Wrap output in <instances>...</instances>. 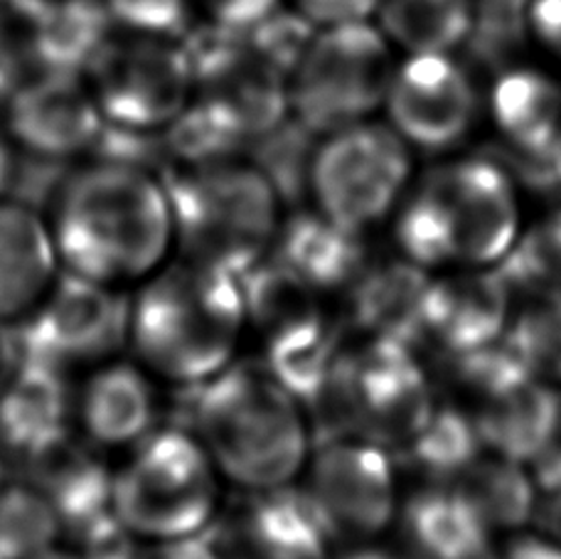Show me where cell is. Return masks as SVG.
Wrapping results in <instances>:
<instances>
[{
    "instance_id": "obj_4",
    "label": "cell",
    "mask_w": 561,
    "mask_h": 559,
    "mask_svg": "<svg viewBox=\"0 0 561 559\" xmlns=\"http://www.w3.org/2000/svg\"><path fill=\"white\" fill-rule=\"evenodd\" d=\"M165 178L178 256L242 276L274 252L284 195L264 163L234 156Z\"/></svg>"
},
{
    "instance_id": "obj_38",
    "label": "cell",
    "mask_w": 561,
    "mask_h": 559,
    "mask_svg": "<svg viewBox=\"0 0 561 559\" xmlns=\"http://www.w3.org/2000/svg\"><path fill=\"white\" fill-rule=\"evenodd\" d=\"M69 537L87 559H146L148 555V545L140 543L112 511L94 517Z\"/></svg>"
},
{
    "instance_id": "obj_21",
    "label": "cell",
    "mask_w": 561,
    "mask_h": 559,
    "mask_svg": "<svg viewBox=\"0 0 561 559\" xmlns=\"http://www.w3.org/2000/svg\"><path fill=\"white\" fill-rule=\"evenodd\" d=\"M25 466V478L47 495L67 535L112 511L114 458L87 444L77 432Z\"/></svg>"
},
{
    "instance_id": "obj_46",
    "label": "cell",
    "mask_w": 561,
    "mask_h": 559,
    "mask_svg": "<svg viewBox=\"0 0 561 559\" xmlns=\"http://www.w3.org/2000/svg\"><path fill=\"white\" fill-rule=\"evenodd\" d=\"M18 363H20V353L15 345V335L10 328L0 326V387L5 385V379L15 370Z\"/></svg>"
},
{
    "instance_id": "obj_47",
    "label": "cell",
    "mask_w": 561,
    "mask_h": 559,
    "mask_svg": "<svg viewBox=\"0 0 561 559\" xmlns=\"http://www.w3.org/2000/svg\"><path fill=\"white\" fill-rule=\"evenodd\" d=\"M539 521H542L547 531L561 543V486L557 488V491L549 493V501L542 507V517H539Z\"/></svg>"
},
{
    "instance_id": "obj_17",
    "label": "cell",
    "mask_w": 561,
    "mask_h": 559,
    "mask_svg": "<svg viewBox=\"0 0 561 559\" xmlns=\"http://www.w3.org/2000/svg\"><path fill=\"white\" fill-rule=\"evenodd\" d=\"M213 533L227 559H325L328 533L304 491L239 493Z\"/></svg>"
},
{
    "instance_id": "obj_13",
    "label": "cell",
    "mask_w": 561,
    "mask_h": 559,
    "mask_svg": "<svg viewBox=\"0 0 561 559\" xmlns=\"http://www.w3.org/2000/svg\"><path fill=\"white\" fill-rule=\"evenodd\" d=\"M304 495L328 537L382 533L394 513V471L382 446L373 442L318 444L308 466Z\"/></svg>"
},
{
    "instance_id": "obj_30",
    "label": "cell",
    "mask_w": 561,
    "mask_h": 559,
    "mask_svg": "<svg viewBox=\"0 0 561 559\" xmlns=\"http://www.w3.org/2000/svg\"><path fill=\"white\" fill-rule=\"evenodd\" d=\"M490 527H519L535 511V488L517 461L505 456L476 458L454 483Z\"/></svg>"
},
{
    "instance_id": "obj_1",
    "label": "cell",
    "mask_w": 561,
    "mask_h": 559,
    "mask_svg": "<svg viewBox=\"0 0 561 559\" xmlns=\"http://www.w3.org/2000/svg\"><path fill=\"white\" fill-rule=\"evenodd\" d=\"M62 272L131 294L178 256L165 171L92 153L55 183L43 209Z\"/></svg>"
},
{
    "instance_id": "obj_8",
    "label": "cell",
    "mask_w": 561,
    "mask_h": 559,
    "mask_svg": "<svg viewBox=\"0 0 561 559\" xmlns=\"http://www.w3.org/2000/svg\"><path fill=\"white\" fill-rule=\"evenodd\" d=\"M84 79L106 126L140 136L163 134L195 99L183 47L160 37H108Z\"/></svg>"
},
{
    "instance_id": "obj_29",
    "label": "cell",
    "mask_w": 561,
    "mask_h": 559,
    "mask_svg": "<svg viewBox=\"0 0 561 559\" xmlns=\"http://www.w3.org/2000/svg\"><path fill=\"white\" fill-rule=\"evenodd\" d=\"M65 537L62 517L33 481H8L0 491V559H35Z\"/></svg>"
},
{
    "instance_id": "obj_6",
    "label": "cell",
    "mask_w": 561,
    "mask_h": 559,
    "mask_svg": "<svg viewBox=\"0 0 561 559\" xmlns=\"http://www.w3.org/2000/svg\"><path fill=\"white\" fill-rule=\"evenodd\" d=\"M519 207L513 175L490 156L431 173L399 217L397 237L412 262H500L513 249Z\"/></svg>"
},
{
    "instance_id": "obj_26",
    "label": "cell",
    "mask_w": 561,
    "mask_h": 559,
    "mask_svg": "<svg viewBox=\"0 0 561 559\" xmlns=\"http://www.w3.org/2000/svg\"><path fill=\"white\" fill-rule=\"evenodd\" d=\"M493 112L510 148L552 161L561 138V87L554 79L535 69H507L495 82Z\"/></svg>"
},
{
    "instance_id": "obj_35",
    "label": "cell",
    "mask_w": 561,
    "mask_h": 559,
    "mask_svg": "<svg viewBox=\"0 0 561 559\" xmlns=\"http://www.w3.org/2000/svg\"><path fill=\"white\" fill-rule=\"evenodd\" d=\"M497 274L510 292L561 288V213L549 215L523 239H515Z\"/></svg>"
},
{
    "instance_id": "obj_40",
    "label": "cell",
    "mask_w": 561,
    "mask_h": 559,
    "mask_svg": "<svg viewBox=\"0 0 561 559\" xmlns=\"http://www.w3.org/2000/svg\"><path fill=\"white\" fill-rule=\"evenodd\" d=\"M207 5L215 23L232 27L237 33H249L256 23L278 10V0H207Z\"/></svg>"
},
{
    "instance_id": "obj_11",
    "label": "cell",
    "mask_w": 561,
    "mask_h": 559,
    "mask_svg": "<svg viewBox=\"0 0 561 559\" xmlns=\"http://www.w3.org/2000/svg\"><path fill=\"white\" fill-rule=\"evenodd\" d=\"M328 136L310 161L308 193L328 219L363 232L394 205L412 161L402 138L385 126L359 122Z\"/></svg>"
},
{
    "instance_id": "obj_32",
    "label": "cell",
    "mask_w": 561,
    "mask_h": 559,
    "mask_svg": "<svg viewBox=\"0 0 561 559\" xmlns=\"http://www.w3.org/2000/svg\"><path fill=\"white\" fill-rule=\"evenodd\" d=\"M158 146L168 163L165 171H185L244 156L247 141L195 96L185 112L158 136Z\"/></svg>"
},
{
    "instance_id": "obj_45",
    "label": "cell",
    "mask_w": 561,
    "mask_h": 559,
    "mask_svg": "<svg viewBox=\"0 0 561 559\" xmlns=\"http://www.w3.org/2000/svg\"><path fill=\"white\" fill-rule=\"evenodd\" d=\"M483 559H561V550L554 545L539 543V540H517L503 552L488 555Z\"/></svg>"
},
{
    "instance_id": "obj_10",
    "label": "cell",
    "mask_w": 561,
    "mask_h": 559,
    "mask_svg": "<svg viewBox=\"0 0 561 559\" xmlns=\"http://www.w3.org/2000/svg\"><path fill=\"white\" fill-rule=\"evenodd\" d=\"M126 323L128 294L62 272L13 335L20 361L77 377L126 353Z\"/></svg>"
},
{
    "instance_id": "obj_49",
    "label": "cell",
    "mask_w": 561,
    "mask_h": 559,
    "mask_svg": "<svg viewBox=\"0 0 561 559\" xmlns=\"http://www.w3.org/2000/svg\"><path fill=\"white\" fill-rule=\"evenodd\" d=\"M8 481H10L8 478V454L0 448V491L8 486Z\"/></svg>"
},
{
    "instance_id": "obj_28",
    "label": "cell",
    "mask_w": 561,
    "mask_h": 559,
    "mask_svg": "<svg viewBox=\"0 0 561 559\" xmlns=\"http://www.w3.org/2000/svg\"><path fill=\"white\" fill-rule=\"evenodd\" d=\"M473 0H382V33L412 55H448L473 27Z\"/></svg>"
},
{
    "instance_id": "obj_39",
    "label": "cell",
    "mask_w": 561,
    "mask_h": 559,
    "mask_svg": "<svg viewBox=\"0 0 561 559\" xmlns=\"http://www.w3.org/2000/svg\"><path fill=\"white\" fill-rule=\"evenodd\" d=\"M382 0H298L300 13L316 25L359 23L375 13Z\"/></svg>"
},
{
    "instance_id": "obj_34",
    "label": "cell",
    "mask_w": 561,
    "mask_h": 559,
    "mask_svg": "<svg viewBox=\"0 0 561 559\" xmlns=\"http://www.w3.org/2000/svg\"><path fill=\"white\" fill-rule=\"evenodd\" d=\"M529 0H478L473 27L466 37V49L478 65L495 72L513 69L519 49L527 43Z\"/></svg>"
},
{
    "instance_id": "obj_50",
    "label": "cell",
    "mask_w": 561,
    "mask_h": 559,
    "mask_svg": "<svg viewBox=\"0 0 561 559\" xmlns=\"http://www.w3.org/2000/svg\"><path fill=\"white\" fill-rule=\"evenodd\" d=\"M345 559H397V557H389V555L377 552V550H367V552H355Z\"/></svg>"
},
{
    "instance_id": "obj_24",
    "label": "cell",
    "mask_w": 561,
    "mask_h": 559,
    "mask_svg": "<svg viewBox=\"0 0 561 559\" xmlns=\"http://www.w3.org/2000/svg\"><path fill=\"white\" fill-rule=\"evenodd\" d=\"M431 278L416 264L392 262L357 278L353 318L375 338L414 347L424 341Z\"/></svg>"
},
{
    "instance_id": "obj_51",
    "label": "cell",
    "mask_w": 561,
    "mask_h": 559,
    "mask_svg": "<svg viewBox=\"0 0 561 559\" xmlns=\"http://www.w3.org/2000/svg\"><path fill=\"white\" fill-rule=\"evenodd\" d=\"M552 161H554V168H557V185H559V193H561V138H559V144H557L554 153H552Z\"/></svg>"
},
{
    "instance_id": "obj_7",
    "label": "cell",
    "mask_w": 561,
    "mask_h": 559,
    "mask_svg": "<svg viewBox=\"0 0 561 559\" xmlns=\"http://www.w3.org/2000/svg\"><path fill=\"white\" fill-rule=\"evenodd\" d=\"M394 67L387 35L359 23L330 25L316 33L288 79L290 112L318 134L359 124L385 102Z\"/></svg>"
},
{
    "instance_id": "obj_37",
    "label": "cell",
    "mask_w": 561,
    "mask_h": 559,
    "mask_svg": "<svg viewBox=\"0 0 561 559\" xmlns=\"http://www.w3.org/2000/svg\"><path fill=\"white\" fill-rule=\"evenodd\" d=\"M106 5L114 23L131 35L173 39L193 27L187 0H106Z\"/></svg>"
},
{
    "instance_id": "obj_2",
    "label": "cell",
    "mask_w": 561,
    "mask_h": 559,
    "mask_svg": "<svg viewBox=\"0 0 561 559\" xmlns=\"http://www.w3.org/2000/svg\"><path fill=\"white\" fill-rule=\"evenodd\" d=\"M249 335L239 276L175 256L128 294L126 353L168 389L195 392L242 361Z\"/></svg>"
},
{
    "instance_id": "obj_20",
    "label": "cell",
    "mask_w": 561,
    "mask_h": 559,
    "mask_svg": "<svg viewBox=\"0 0 561 559\" xmlns=\"http://www.w3.org/2000/svg\"><path fill=\"white\" fill-rule=\"evenodd\" d=\"M510 286L497 272L456 276L431 284L424 338L450 361L500 341L507 323Z\"/></svg>"
},
{
    "instance_id": "obj_48",
    "label": "cell",
    "mask_w": 561,
    "mask_h": 559,
    "mask_svg": "<svg viewBox=\"0 0 561 559\" xmlns=\"http://www.w3.org/2000/svg\"><path fill=\"white\" fill-rule=\"evenodd\" d=\"M35 559H87V557L79 552L75 545L59 543V545L53 547V550H47V552H43V555L35 557Z\"/></svg>"
},
{
    "instance_id": "obj_19",
    "label": "cell",
    "mask_w": 561,
    "mask_h": 559,
    "mask_svg": "<svg viewBox=\"0 0 561 559\" xmlns=\"http://www.w3.org/2000/svg\"><path fill=\"white\" fill-rule=\"evenodd\" d=\"M62 274L43 209L0 199V326L18 328Z\"/></svg>"
},
{
    "instance_id": "obj_44",
    "label": "cell",
    "mask_w": 561,
    "mask_h": 559,
    "mask_svg": "<svg viewBox=\"0 0 561 559\" xmlns=\"http://www.w3.org/2000/svg\"><path fill=\"white\" fill-rule=\"evenodd\" d=\"M20 151L15 144L10 141V136L5 134V128L0 126V199L13 197V187L18 183V173H20Z\"/></svg>"
},
{
    "instance_id": "obj_16",
    "label": "cell",
    "mask_w": 561,
    "mask_h": 559,
    "mask_svg": "<svg viewBox=\"0 0 561 559\" xmlns=\"http://www.w3.org/2000/svg\"><path fill=\"white\" fill-rule=\"evenodd\" d=\"M389 116L409 141L444 151L468 134L478 112L473 82L448 55H412L387 92Z\"/></svg>"
},
{
    "instance_id": "obj_5",
    "label": "cell",
    "mask_w": 561,
    "mask_h": 559,
    "mask_svg": "<svg viewBox=\"0 0 561 559\" xmlns=\"http://www.w3.org/2000/svg\"><path fill=\"white\" fill-rule=\"evenodd\" d=\"M227 481L190 426L160 424L114 458L112 513L148 547L213 531Z\"/></svg>"
},
{
    "instance_id": "obj_41",
    "label": "cell",
    "mask_w": 561,
    "mask_h": 559,
    "mask_svg": "<svg viewBox=\"0 0 561 559\" xmlns=\"http://www.w3.org/2000/svg\"><path fill=\"white\" fill-rule=\"evenodd\" d=\"M529 30L561 59V0H529Z\"/></svg>"
},
{
    "instance_id": "obj_14",
    "label": "cell",
    "mask_w": 561,
    "mask_h": 559,
    "mask_svg": "<svg viewBox=\"0 0 561 559\" xmlns=\"http://www.w3.org/2000/svg\"><path fill=\"white\" fill-rule=\"evenodd\" d=\"M165 385L122 353L75 377V432L112 458L163 424Z\"/></svg>"
},
{
    "instance_id": "obj_22",
    "label": "cell",
    "mask_w": 561,
    "mask_h": 559,
    "mask_svg": "<svg viewBox=\"0 0 561 559\" xmlns=\"http://www.w3.org/2000/svg\"><path fill=\"white\" fill-rule=\"evenodd\" d=\"M112 25L106 0H33L25 13L27 62L39 72L84 75Z\"/></svg>"
},
{
    "instance_id": "obj_23",
    "label": "cell",
    "mask_w": 561,
    "mask_h": 559,
    "mask_svg": "<svg viewBox=\"0 0 561 559\" xmlns=\"http://www.w3.org/2000/svg\"><path fill=\"white\" fill-rule=\"evenodd\" d=\"M274 254L318 294L347 286L365 264L359 232L335 225L323 213H296L284 219Z\"/></svg>"
},
{
    "instance_id": "obj_33",
    "label": "cell",
    "mask_w": 561,
    "mask_h": 559,
    "mask_svg": "<svg viewBox=\"0 0 561 559\" xmlns=\"http://www.w3.org/2000/svg\"><path fill=\"white\" fill-rule=\"evenodd\" d=\"M505 341L529 373L561 383V288L527 292Z\"/></svg>"
},
{
    "instance_id": "obj_3",
    "label": "cell",
    "mask_w": 561,
    "mask_h": 559,
    "mask_svg": "<svg viewBox=\"0 0 561 559\" xmlns=\"http://www.w3.org/2000/svg\"><path fill=\"white\" fill-rule=\"evenodd\" d=\"M190 429L229 488H288L313 446L306 407L264 361H239L193 392Z\"/></svg>"
},
{
    "instance_id": "obj_18",
    "label": "cell",
    "mask_w": 561,
    "mask_h": 559,
    "mask_svg": "<svg viewBox=\"0 0 561 559\" xmlns=\"http://www.w3.org/2000/svg\"><path fill=\"white\" fill-rule=\"evenodd\" d=\"M72 434L75 377L20 361L0 387V448L27 464Z\"/></svg>"
},
{
    "instance_id": "obj_43",
    "label": "cell",
    "mask_w": 561,
    "mask_h": 559,
    "mask_svg": "<svg viewBox=\"0 0 561 559\" xmlns=\"http://www.w3.org/2000/svg\"><path fill=\"white\" fill-rule=\"evenodd\" d=\"M533 466H535V478L539 488H545L547 493L557 491L561 486V399H559V414H557L552 434H549V442L545 444L542 452L537 454Z\"/></svg>"
},
{
    "instance_id": "obj_42",
    "label": "cell",
    "mask_w": 561,
    "mask_h": 559,
    "mask_svg": "<svg viewBox=\"0 0 561 559\" xmlns=\"http://www.w3.org/2000/svg\"><path fill=\"white\" fill-rule=\"evenodd\" d=\"M146 559H227L213 531L187 537V540L148 547Z\"/></svg>"
},
{
    "instance_id": "obj_25",
    "label": "cell",
    "mask_w": 561,
    "mask_h": 559,
    "mask_svg": "<svg viewBox=\"0 0 561 559\" xmlns=\"http://www.w3.org/2000/svg\"><path fill=\"white\" fill-rule=\"evenodd\" d=\"M493 527L456 486L419 491L404 507L409 545L424 559H483Z\"/></svg>"
},
{
    "instance_id": "obj_27",
    "label": "cell",
    "mask_w": 561,
    "mask_h": 559,
    "mask_svg": "<svg viewBox=\"0 0 561 559\" xmlns=\"http://www.w3.org/2000/svg\"><path fill=\"white\" fill-rule=\"evenodd\" d=\"M239 282L244 292L249 333H256L262 345L323 316L316 288L274 252L239 276Z\"/></svg>"
},
{
    "instance_id": "obj_31",
    "label": "cell",
    "mask_w": 561,
    "mask_h": 559,
    "mask_svg": "<svg viewBox=\"0 0 561 559\" xmlns=\"http://www.w3.org/2000/svg\"><path fill=\"white\" fill-rule=\"evenodd\" d=\"M480 446L483 442L473 417L456 407H436L424 429L399 454L436 481H456L480 456Z\"/></svg>"
},
{
    "instance_id": "obj_9",
    "label": "cell",
    "mask_w": 561,
    "mask_h": 559,
    "mask_svg": "<svg viewBox=\"0 0 561 559\" xmlns=\"http://www.w3.org/2000/svg\"><path fill=\"white\" fill-rule=\"evenodd\" d=\"M180 47L193 69L195 96L247 144L264 141L288 122V77L252 53L244 33L213 20L190 27Z\"/></svg>"
},
{
    "instance_id": "obj_36",
    "label": "cell",
    "mask_w": 561,
    "mask_h": 559,
    "mask_svg": "<svg viewBox=\"0 0 561 559\" xmlns=\"http://www.w3.org/2000/svg\"><path fill=\"white\" fill-rule=\"evenodd\" d=\"M244 35L252 53L290 79L306 49L313 43L316 23H310L300 10L298 13H286V10L278 8Z\"/></svg>"
},
{
    "instance_id": "obj_15",
    "label": "cell",
    "mask_w": 561,
    "mask_h": 559,
    "mask_svg": "<svg viewBox=\"0 0 561 559\" xmlns=\"http://www.w3.org/2000/svg\"><path fill=\"white\" fill-rule=\"evenodd\" d=\"M357 404V434L397 452L412 442L434 414L428 379L412 347L375 338L359 355H350Z\"/></svg>"
},
{
    "instance_id": "obj_12",
    "label": "cell",
    "mask_w": 561,
    "mask_h": 559,
    "mask_svg": "<svg viewBox=\"0 0 561 559\" xmlns=\"http://www.w3.org/2000/svg\"><path fill=\"white\" fill-rule=\"evenodd\" d=\"M3 128L20 156L79 163L96 151L106 122L84 75L35 69L3 106Z\"/></svg>"
}]
</instances>
